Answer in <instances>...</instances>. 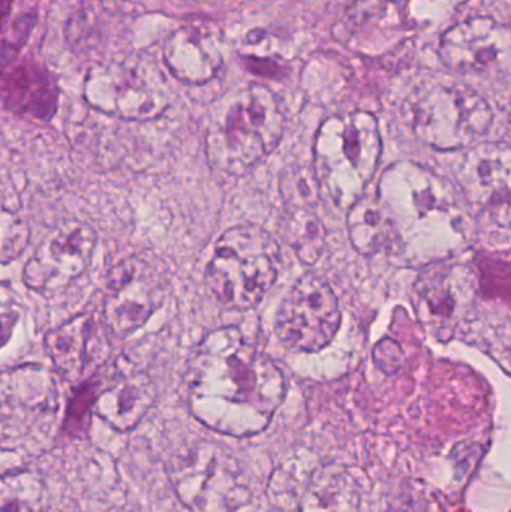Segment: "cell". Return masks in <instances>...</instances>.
Returning <instances> with one entry per match:
<instances>
[{
    "label": "cell",
    "mask_w": 511,
    "mask_h": 512,
    "mask_svg": "<svg viewBox=\"0 0 511 512\" xmlns=\"http://www.w3.org/2000/svg\"><path fill=\"white\" fill-rule=\"evenodd\" d=\"M285 396L281 367L239 327L209 331L183 373V402L192 417L233 438L264 432Z\"/></svg>",
    "instance_id": "cell-1"
},
{
    "label": "cell",
    "mask_w": 511,
    "mask_h": 512,
    "mask_svg": "<svg viewBox=\"0 0 511 512\" xmlns=\"http://www.w3.org/2000/svg\"><path fill=\"white\" fill-rule=\"evenodd\" d=\"M378 203L392 227L393 243L417 245L429 254H450L465 240L462 213L452 186L416 164H396L386 170L378 188Z\"/></svg>",
    "instance_id": "cell-2"
},
{
    "label": "cell",
    "mask_w": 511,
    "mask_h": 512,
    "mask_svg": "<svg viewBox=\"0 0 511 512\" xmlns=\"http://www.w3.org/2000/svg\"><path fill=\"white\" fill-rule=\"evenodd\" d=\"M285 131L278 96L264 84H248L225 93L210 108L206 158L228 176H245L275 152Z\"/></svg>",
    "instance_id": "cell-3"
},
{
    "label": "cell",
    "mask_w": 511,
    "mask_h": 512,
    "mask_svg": "<svg viewBox=\"0 0 511 512\" xmlns=\"http://www.w3.org/2000/svg\"><path fill=\"white\" fill-rule=\"evenodd\" d=\"M381 152L372 114L357 111L324 120L314 143V176L321 194L341 209H350L365 197Z\"/></svg>",
    "instance_id": "cell-4"
},
{
    "label": "cell",
    "mask_w": 511,
    "mask_h": 512,
    "mask_svg": "<svg viewBox=\"0 0 511 512\" xmlns=\"http://www.w3.org/2000/svg\"><path fill=\"white\" fill-rule=\"evenodd\" d=\"M281 249L269 231L240 224L225 231L206 267L204 283L210 297L227 310L254 309L275 286Z\"/></svg>",
    "instance_id": "cell-5"
},
{
    "label": "cell",
    "mask_w": 511,
    "mask_h": 512,
    "mask_svg": "<svg viewBox=\"0 0 511 512\" xmlns=\"http://www.w3.org/2000/svg\"><path fill=\"white\" fill-rule=\"evenodd\" d=\"M168 481L192 512H236L251 501V487L239 460L212 441L180 448L167 463Z\"/></svg>",
    "instance_id": "cell-6"
},
{
    "label": "cell",
    "mask_w": 511,
    "mask_h": 512,
    "mask_svg": "<svg viewBox=\"0 0 511 512\" xmlns=\"http://www.w3.org/2000/svg\"><path fill=\"white\" fill-rule=\"evenodd\" d=\"M93 110L128 122L158 119L171 104V89L158 65L141 56L114 57L93 66L84 81Z\"/></svg>",
    "instance_id": "cell-7"
},
{
    "label": "cell",
    "mask_w": 511,
    "mask_h": 512,
    "mask_svg": "<svg viewBox=\"0 0 511 512\" xmlns=\"http://www.w3.org/2000/svg\"><path fill=\"white\" fill-rule=\"evenodd\" d=\"M407 116L414 134L437 150L467 149L492 123V110L485 99L467 87L444 84L413 93Z\"/></svg>",
    "instance_id": "cell-8"
},
{
    "label": "cell",
    "mask_w": 511,
    "mask_h": 512,
    "mask_svg": "<svg viewBox=\"0 0 511 512\" xmlns=\"http://www.w3.org/2000/svg\"><path fill=\"white\" fill-rule=\"evenodd\" d=\"M168 286L167 271L153 256L129 255L113 265L102 306L110 333L123 339L140 330L164 304Z\"/></svg>",
    "instance_id": "cell-9"
},
{
    "label": "cell",
    "mask_w": 511,
    "mask_h": 512,
    "mask_svg": "<svg viewBox=\"0 0 511 512\" xmlns=\"http://www.w3.org/2000/svg\"><path fill=\"white\" fill-rule=\"evenodd\" d=\"M342 322L338 298L324 277H299L282 298L276 313L279 342L296 352H318L335 339Z\"/></svg>",
    "instance_id": "cell-10"
},
{
    "label": "cell",
    "mask_w": 511,
    "mask_h": 512,
    "mask_svg": "<svg viewBox=\"0 0 511 512\" xmlns=\"http://www.w3.org/2000/svg\"><path fill=\"white\" fill-rule=\"evenodd\" d=\"M96 242L98 236L86 222H62L41 240L24 265V285L38 294L63 291L86 273Z\"/></svg>",
    "instance_id": "cell-11"
},
{
    "label": "cell",
    "mask_w": 511,
    "mask_h": 512,
    "mask_svg": "<svg viewBox=\"0 0 511 512\" xmlns=\"http://www.w3.org/2000/svg\"><path fill=\"white\" fill-rule=\"evenodd\" d=\"M461 161L456 179L468 206L498 227L511 228V146L477 144Z\"/></svg>",
    "instance_id": "cell-12"
},
{
    "label": "cell",
    "mask_w": 511,
    "mask_h": 512,
    "mask_svg": "<svg viewBox=\"0 0 511 512\" xmlns=\"http://www.w3.org/2000/svg\"><path fill=\"white\" fill-rule=\"evenodd\" d=\"M59 411L56 378L38 364H23L2 375V438L17 439L36 423L51 426Z\"/></svg>",
    "instance_id": "cell-13"
},
{
    "label": "cell",
    "mask_w": 511,
    "mask_h": 512,
    "mask_svg": "<svg viewBox=\"0 0 511 512\" xmlns=\"http://www.w3.org/2000/svg\"><path fill=\"white\" fill-rule=\"evenodd\" d=\"M420 318L437 337H452L476 301V277L467 267L428 271L416 286Z\"/></svg>",
    "instance_id": "cell-14"
},
{
    "label": "cell",
    "mask_w": 511,
    "mask_h": 512,
    "mask_svg": "<svg viewBox=\"0 0 511 512\" xmlns=\"http://www.w3.org/2000/svg\"><path fill=\"white\" fill-rule=\"evenodd\" d=\"M155 402L150 376L119 360L110 378L102 382L93 412L116 432H131Z\"/></svg>",
    "instance_id": "cell-15"
},
{
    "label": "cell",
    "mask_w": 511,
    "mask_h": 512,
    "mask_svg": "<svg viewBox=\"0 0 511 512\" xmlns=\"http://www.w3.org/2000/svg\"><path fill=\"white\" fill-rule=\"evenodd\" d=\"M162 56L170 74L180 83L192 86L209 83L222 66L218 42L197 27L174 30L165 41Z\"/></svg>",
    "instance_id": "cell-16"
},
{
    "label": "cell",
    "mask_w": 511,
    "mask_h": 512,
    "mask_svg": "<svg viewBox=\"0 0 511 512\" xmlns=\"http://www.w3.org/2000/svg\"><path fill=\"white\" fill-rule=\"evenodd\" d=\"M503 32L491 18H476L453 27L441 41V57L458 72H483L500 60Z\"/></svg>",
    "instance_id": "cell-17"
},
{
    "label": "cell",
    "mask_w": 511,
    "mask_h": 512,
    "mask_svg": "<svg viewBox=\"0 0 511 512\" xmlns=\"http://www.w3.org/2000/svg\"><path fill=\"white\" fill-rule=\"evenodd\" d=\"M360 486L341 465L315 468L303 490L297 512H359Z\"/></svg>",
    "instance_id": "cell-18"
},
{
    "label": "cell",
    "mask_w": 511,
    "mask_h": 512,
    "mask_svg": "<svg viewBox=\"0 0 511 512\" xmlns=\"http://www.w3.org/2000/svg\"><path fill=\"white\" fill-rule=\"evenodd\" d=\"M92 331V315L78 313L45 333L44 346L48 357L65 381L77 382L83 376L89 363Z\"/></svg>",
    "instance_id": "cell-19"
},
{
    "label": "cell",
    "mask_w": 511,
    "mask_h": 512,
    "mask_svg": "<svg viewBox=\"0 0 511 512\" xmlns=\"http://www.w3.org/2000/svg\"><path fill=\"white\" fill-rule=\"evenodd\" d=\"M3 107L33 119L50 120L57 108V89L41 72L30 74L24 66L11 72L3 83Z\"/></svg>",
    "instance_id": "cell-20"
},
{
    "label": "cell",
    "mask_w": 511,
    "mask_h": 512,
    "mask_svg": "<svg viewBox=\"0 0 511 512\" xmlns=\"http://www.w3.org/2000/svg\"><path fill=\"white\" fill-rule=\"evenodd\" d=\"M348 236L359 254L372 256L393 245L392 227L378 200L363 197L348 209Z\"/></svg>",
    "instance_id": "cell-21"
},
{
    "label": "cell",
    "mask_w": 511,
    "mask_h": 512,
    "mask_svg": "<svg viewBox=\"0 0 511 512\" xmlns=\"http://www.w3.org/2000/svg\"><path fill=\"white\" fill-rule=\"evenodd\" d=\"M282 237L305 265H314L326 248V230L311 206L287 207Z\"/></svg>",
    "instance_id": "cell-22"
},
{
    "label": "cell",
    "mask_w": 511,
    "mask_h": 512,
    "mask_svg": "<svg viewBox=\"0 0 511 512\" xmlns=\"http://www.w3.org/2000/svg\"><path fill=\"white\" fill-rule=\"evenodd\" d=\"M42 481L29 472L2 475V510L0 512H41Z\"/></svg>",
    "instance_id": "cell-23"
},
{
    "label": "cell",
    "mask_w": 511,
    "mask_h": 512,
    "mask_svg": "<svg viewBox=\"0 0 511 512\" xmlns=\"http://www.w3.org/2000/svg\"><path fill=\"white\" fill-rule=\"evenodd\" d=\"M104 379L99 375H93L83 384L78 385L69 400L66 409L63 432L71 438L83 439L87 435L90 424V414L95 409L96 399L101 390Z\"/></svg>",
    "instance_id": "cell-24"
},
{
    "label": "cell",
    "mask_w": 511,
    "mask_h": 512,
    "mask_svg": "<svg viewBox=\"0 0 511 512\" xmlns=\"http://www.w3.org/2000/svg\"><path fill=\"white\" fill-rule=\"evenodd\" d=\"M0 221H2L0 222L2 224L0 227V231H2L0 258H2V264L6 265L26 251L30 240V228L24 219L6 207L2 209Z\"/></svg>",
    "instance_id": "cell-25"
},
{
    "label": "cell",
    "mask_w": 511,
    "mask_h": 512,
    "mask_svg": "<svg viewBox=\"0 0 511 512\" xmlns=\"http://www.w3.org/2000/svg\"><path fill=\"white\" fill-rule=\"evenodd\" d=\"M396 502L402 512H444L440 496L422 481L404 484Z\"/></svg>",
    "instance_id": "cell-26"
},
{
    "label": "cell",
    "mask_w": 511,
    "mask_h": 512,
    "mask_svg": "<svg viewBox=\"0 0 511 512\" xmlns=\"http://www.w3.org/2000/svg\"><path fill=\"white\" fill-rule=\"evenodd\" d=\"M374 360L383 372L392 375V373L398 372L401 369L404 355H402L401 346L395 340L384 339L375 348Z\"/></svg>",
    "instance_id": "cell-27"
},
{
    "label": "cell",
    "mask_w": 511,
    "mask_h": 512,
    "mask_svg": "<svg viewBox=\"0 0 511 512\" xmlns=\"http://www.w3.org/2000/svg\"><path fill=\"white\" fill-rule=\"evenodd\" d=\"M383 9V0H357L348 9L345 24L356 29V27L362 26L365 21L378 15V12L383 11Z\"/></svg>",
    "instance_id": "cell-28"
},
{
    "label": "cell",
    "mask_w": 511,
    "mask_h": 512,
    "mask_svg": "<svg viewBox=\"0 0 511 512\" xmlns=\"http://www.w3.org/2000/svg\"><path fill=\"white\" fill-rule=\"evenodd\" d=\"M482 456V448L477 444H462L455 448L453 451V459H455L456 471H461L458 474L459 480L464 478L471 469L479 462Z\"/></svg>",
    "instance_id": "cell-29"
},
{
    "label": "cell",
    "mask_w": 511,
    "mask_h": 512,
    "mask_svg": "<svg viewBox=\"0 0 511 512\" xmlns=\"http://www.w3.org/2000/svg\"><path fill=\"white\" fill-rule=\"evenodd\" d=\"M393 2H401V0H393Z\"/></svg>",
    "instance_id": "cell-30"
},
{
    "label": "cell",
    "mask_w": 511,
    "mask_h": 512,
    "mask_svg": "<svg viewBox=\"0 0 511 512\" xmlns=\"http://www.w3.org/2000/svg\"><path fill=\"white\" fill-rule=\"evenodd\" d=\"M41 512H48V511L42 510Z\"/></svg>",
    "instance_id": "cell-31"
}]
</instances>
